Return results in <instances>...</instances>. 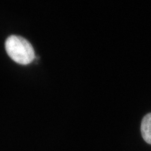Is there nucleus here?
<instances>
[{
    "mask_svg": "<svg viewBox=\"0 0 151 151\" xmlns=\"http://www.w3.org/2000/svg\"><path fill=\"white\" fill-rule=\"evenodd\" d=\"M5 48L9 58L20 64H29L35 59V52L32 45L20 36H9L6 40Z\"/></svg>",
    "mask_w": 151,
    "mask_h": 151,
    "instance_id": "obj_1",
    "label": "nucleus"
},
{
    "mask_svg": "<svg viewBox=\"0 0 151 151\" xmlns=\"http://www.w3.org/2000/svg\"><path fill=\"white\" fill-rule=\"evenodd\" d=\"M140 130L144 140L149 144H151V113L143 118Z\"/></svg>",
    "mask_w": 151,
    "mask_h": 151,
    "instance_id": "obj_2",
    "label": "nucleus"
}]
</instances>
